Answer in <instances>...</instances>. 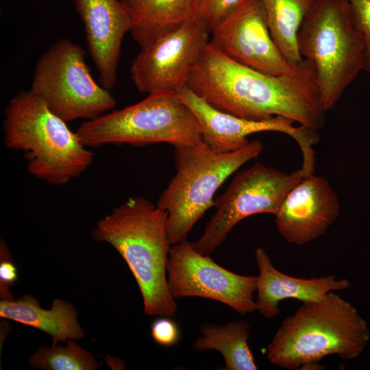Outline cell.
<instances>
[{
  "label": "cell",
  "instance_id": "1",
  "mask_svg": "<svg viewBox=\"0 0 370 370\" xmlns=\"http://www.w3.org/2000/svg\"><path fill=\"white\" fill-rule=\"evenodd\" d=\"M186 86L214 108L241 118L282 116L317 131L324 126L315 70L306 59L285 74L270 75L230 59L208 42Z\"/></svg>",
  "mask_w": 370,
  "mask_h": 370
},
{
  "label": "cell",
  "instance_id": "2",
  "mask_svg": "<svg viewBox=\"0 0 370 370\" xmlns=\"http://www.w3.org/2000/svg\"><path fill=\"white\" fill-rule=\"evenodd\" d=\"M91 236L110 244L125 260L139 288L146 314H175L177 304L167 283L171 245L164 210L144 197H129L97 222Z\"/></svg>",
  "mask_w": 370,
  "mask_h": 370
},
{
  "label": "cell",
  "instance_id": "3",
  "mask_svg": "<svg viewBox=\"0 0 370 370\" xmlns=\"http://www.w3.org/2000/svg\"><path fill=\"white\" fill-rule=\"evenodd\" d=\"M369 340L368 323L356 307L330 292L301 302L286 317L268 345L266 356L270 364L285 369H319L326 356L335 355L345 361L357 358Z\"/></svg>",
  "mask_w": 370,
  "mask_h": 370
},
{
  "label": "cell",
  "instance_id": "4",
  "mask_svg": "<svg viewBox=\"0 0 370 370\" xmlns=\"http://www.w3.org/2000/svg\"><path fill=\"white\" fill-rule=\"evenodd\" d=\"M3 129L5 147L22 151L28 173L48 184L64 185L92 162V152L77 132L29 90L19 91L9 101Z\"/></svg>",
  "mask_w": 370,
  "mask_h": 370
},
{
  "label": "cell",
  "instance_id": "5",
  "mask_svg": "<svg viewBox=\"0 0 370 370\" xmlns=\"http://www.w3.org/2000/svg\"><path fill=\"white\" fill-rule=\"evenodd\" d=\"M297 46L314 66L323 109H332L365 68V42L348 0H315L299 29Z\"/></svg>",
  "mask_w": 370,
  "mask_h": 370
},
{
  "label": "cell",
  "instance_id": "6",
  "mask_svg": "<svg viewBox=\"0 0 370 370\" xmlns=\"http://www.w3.org/2000/svg\"><path fill=\"white\" fill-rule=\"evenodd\" d=\"M175 148L176 173L160 194L157 206L167 213L171 245L186 241L187 236L206 212L214 206V196L223 183L263 149L259 140L230 152L208 147Z\"/></svg>",
  "mask_w": 370,
  "mask_h": 370
},
{
  "label": "cell",
  "instance_id": "7",
  "mask_svg": "<svg viewBox=\"0 0 370 370\" xmlns=\"http://www.w3.org/2000/svg\"><path fill=\"white\" fill-rule=\"evenodd\" d=\"M76 132L87 147L160 143L174 147H208L196 116L177 92L149 94L135 104L84 121Z\"/></svg>",
  "mask_w": 370,
  "mask_h": 370
},
{
  "label": "cell",
  "instance_id": "8",
  "mask_svg": "<svg viewBox=\"0 0 370 370\" xmlns=\"http://www.w3.org/2000/svg\"><path fill=\"white\" fill-rule=\"evenodd\" d=\"M82 46L54 42L38 58L29 90L66 123L93 119L112 110L114 97L93 79Z\"/></svg>",
  "mask_w": 370,
  "mask_h": 370
},
{
  "label": "cell",
  "instance_id": "9",
  "mask_svg": "<svg viewBox=\"0 0 370 370\" xmlns=\"http://www.w3.org/2000/svg\"><path fill=\"white\" fill-rule=\"evenodd\" d=\"M308 175L301 167L288 173L259 163L236 172L225 192L215 199L216 210L201 236L191 245L199 253L210 256L243 219L260 213L275 215L288 193Z\"/></svg>",
  "mask_w": 370,
  "mask_h": 370
},
{
  "label": "cell",
  "instance_id": "10",
  "mask_svg": "<svg viewBox=\"0 0 370 370\" xmlns=\"http://www.w3.org/2000/svg\"><path fill=\"white\" fill-rule=\"evenodd\" d=\"M167 283L172 297H198L219 301L237 313L256 310L254 294L256 276L232 272L210 256L196 251L186 241L171 245L166 266Z\"/></svg>",
  "mask_w": 370,
  "mask_h": 370
},
{
  "label": "cell",
  "instance_id": "11",
  "mask_svg": "<svg viewBox=\"0 0 370 370\" xmlns=\"http://www.w3.org/2000/svg\"><path fill=\"white\" fill-rule=\"evenodd\" d=\"M210 33L193 20L160 36L132 61L130 75L143 93L178 92L186 86L190 73Z\"/></svg>",
  "mask_w": 370,
  "mask_h": 370
},
{
  "label": "cell",
  "instance_id": "12",
  "mask_svg": "<svg viewBox=\"0 0 370 370\" xmlns=\"http://www.w3.org/2000/svg\"><path fill=\"white\" fill-rule=\"evenodd\" d=\"M177 93L196 116L203 140L210 149L218 152L234 151L247 145L250 142L247 136L251 134L262 132H281L293 138L299 145L303 154L301 166L309 172L314 171L312 147L319 140V131L303 125L294 126L293 121L282 116L256 121L222 112L187 86Z\"/></svg>",
  "mask_w": 370,
  "mask_h": 370
},
{
  "label": "cell",
  "instance_id": "13",
  "mask_svg": "<svg viewBox=\"0 0 370 370\" xmlns=\"http://www.w3.org/2000/svg\"><path fill=\"white\" fill-rule=\"evenodd\" d=\"M210 34L209 43L241 64L274 75L292 69L271 37L260 0L241 1Z\"/></svg>",
  "mask_w": 370,
  "mask_h": 370
},
{
  "label": "cell",
  "instance_id": "14",
  "mask_svg": "<svg viewBox=\"0 0 370 370\" xmlns=\"http://www.w3.org/2000/svg\"><path fill=\"white\" fill-rule=\"evenodd\" d=\"M339 213V200L329 182L312 174L286 195L275 215V224L287 243L303 245L323 235Z\"/></svg>",
  "mask_w": 370,
  "mask_h": 370
},
{
  "label": "cell",
  "instance_id": "15",
  "mask_svg": "<svg viewBox=\"0 0 370 370\" xmlns=\"http://www.w3.org/2000/svg\"><path fill=\"white\" fill-rule=\"evenodd\" d=\"M84 24L86 42L99 73V82L111 90L117 79L121 48L131 31L130 16L120 0H73Z\"/></svg>",
  "mask_w": 370,
  "mask_h": 370
},
{
  "label": "cell",
  "instance_id": "16",
  "mask_svg": "<svg viewBox=\"0 0 370 370\" xmlns=\"http://www.w3.org/2000/svg\"><path fill=\"white\" fill-rule=\"evenodd\" d=\"M255 258L259 271L256 276V308L266 319L280 314V303L284 299H295L301 302L316 300L351 286L347 279H338L333 275L311 278L288 275L273 266L262 247L256 249Z\"/></svg>",
  "mask_w": 370,
  "mask_h": 370
},
{
  "label": "cell",
  "instance_id": "17",
  "mask_svg": "<svg viewBox=\"0 0 370 370\" xmlns=\"http://www.w3.org/2000/svg\"><path fill=\"white\" fill-rule=\"evenodd\" d=\"M0 317L45 332L51 337L52 345L68 339L80 340L84 336L77 321L76 308L59 299L53 301L49 310L42 308L31 295L16 300L3 299L0 302Z\"/></svg>",
  "mask_w": 370,
  "mask_h": 370
},
{
  "label": "cell",
  "instance_id": "18",
  "mask_svg": "<svg viewBox=\"0 0 370 370\" xmlns=\"http://www.w3.org/2000/svg\"><path fill=\"white\" fill-rule=\"evenodd\" d=\"M131 20V33L143 49L186 21L193 20L196 0H120Z\"/></svg>",
  "mask_w": 370,
  "mask_h": 370
},
{
  "label": "cell",
  "instance_id": "19",
  "mask_svg": "<svg viewBox=\"0 0 370 370\" xmlns=\"http://www.w3.org/2000/svg\"><path fill=\"white\" fill-rule=\"evenodd\" d=\"M201 335L193 343L196 352L217 350L223 358V370H256L254 355L249 347L250 326L245 320L224 325L204 323Z\"/></svg>",
  "mask_w": 370,
  "mask_h": 370
},
{
  "label": "cell",
  "instance_id": "20",
  "mask_svg": "<svg viewBox=\"0 0 370 370\" xmlns=\"http://www.w3.org/2000/svg\"><path fill=\"white\" fill-rule=\"evenodd\" d=\"M264 8L271 37L291 65L302 60L297 34L315 0H260Z\"/></svg>",
  "mask_w": 370,
  "mask_h": 370
},
{
  "label": "cell",
  "instance_id": "21",
  "mask_svg": "<svg viewBox=\"0 0 370 370\" xmlns=\"http://www.w3.org/2000/svg\"><path fill=\"white\" fill-rule=\"evenodd\" d=\"M31 367L45 370H96L99 363L75 340L66 346L59 344L39 347L29 358Z\"/></svg>",
  "mask_w": 370,
  "mask_h": 370
},
{
  "label": "cell",
  "instance_id": "22",
  "mask_svg": "<svg viewBox=\"0 0 370 370\" xmlns=\"http://www.w3.org/2000/svg\"><path fill=\"white\" fill-rule=\"evenodd\" d=\"M243 0H196L193 21L210 33Z\"/></svg>",
  "mask_w": 370,
  "mask_h": 370
},
{
  "label": "cell",
  "instance_id": "23",
  "mask_svg": "<svg viewBox=\"0 0 370 370\" xmlns=\"http://www.w3.org/2000/svg\"><path fill=\"white\" fill-rule=\"evenodd\" d=\"M354 20L365 45L364 71L370 73V0H348Z\"/></svg>",
  "mask_w": 370,
  "mask_h": 370
},
{
  "label": "cell",
  "instance_id": "24",
  "mask_svg": "<svg viewBox=\"0 0 370 370\" xmlns=\"http://www.w3.org/2000/svg\"><path fill=\"white\" fill-rule=\"evenodd\" d=\"M16 279V267L5 243L1 241L0 245V293L3 299L13 300L9 288L14 284Z\"/></svg>",
  "mask_w": 370,
  "mask_h": 370
},
{
  "label": "cell",
  "instance_id": "25",
  "mask_svg": "<svg viewBox=\"0 0 370 370\" xmlns=\"http://www.w3.org/2000/svg\"><path fill=\"white\" fill-rule=\"evenodd\" d=\"M151 334L156 343L169 347L178 341L180 330L177 324L169 317H160L152 323Z\"/></svg>",
  "mask_w": 370,
  "mask_h": 370
}]
</instances>
